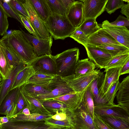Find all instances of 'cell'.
<instances>
[{
    "instance_id": "cell-1",
    "label": "cell",
    "mask_w": 129,
    "mask_h": 129,
    "mask_svg": "<svg viewBox=\"0 0 129 129\" xmlns=\"http://www.w3.org/2000/svg\"><path fill=\"white\" fill-rule=\"evenodd\" d=\"M0 42L12 51L26 65H30L37 57L33 45L26 39L22 30H12L0 39Z\"/></svg>"
},
{
    "instance_id": "cell-33",
    "label": "cell",
    "mask_w": 129,
    "mask_h": 129,
    "mask_svg": "<svg viewBox=\"0 0 129 129\" xmlns=\"http://www.w3.org/2000/svg\"><path fill=\"white\" fill-rule=\"evenodd\" d=\"M120 83L119 80L110 86L103 97L101 106L115 104L114 101L118 90Z\"/></svg>"
},
{
    "instance_id": "cell-25",
    "label": "cell",
    "mask_w": 129,
    "mask_h": 129,
    "mask_svg": "<svg viewBox=\"0 0 129 129\" xmlns=\"http://www.w3.org/2000/svg\"><path fill=\"white\" fill-rule=\"evenodd\" d=\"M23 94L27 103L30 114L37 113L44 115H53L44 108L42 103L38 100L24 93Z\"/></svg>"
},
{
    "instance_id": "cell-13",
    "label": "cell",
    "mask_w": 129,
    "mask_h": 129,
    "mask_svg": "<svg viewBox=\"0 0 129 129\" xmlns=\"http://www.w3.org/2000/svg\"><path fill=\"white\" fill-rule=\"evenodd\" d=\"M94 113L100 117L108 116L129 119V113L118 104L94 106Z\"/></svg>"
},
{
    "instance_id": "cell-61",
    "label": "cell",
    "mask_w": 129,
    "mask_h": 129,
    "mask_svg": "<svg viewBox=\"0 0 129 129\" xmlns=\"http://www.w3.org/2000/svg\"><path fill=\"white\" fill-rule=\"evenodd\" d=\"M1 84H2V83H1V82L0 83V87L1 86Z\"/></svg>"
},
{
    "instance_id": "cell-14",
    "label": "cell",
    "mask_w": 129,
    "mask_h": 129,
    "mask_svg": "<svg viewBox=\"0 0 129 129\" xmlns=\"http://www.w3.org/2000/svg\"><path fill=\"white\" fill-rule=\"evenodd\" d=\"M2 129H47L52 126L47 125L44 121L32 122L9 119L7 123L1 125Z\"/></svg>"
},
{
    "instance_id": "cell-37",
    "label": "cell",
    "mask_w": 129,
    "mask_h": 129,
    "mask_svg": "<svg viewBox=\"0 0 129 129\" xmlns=\"http://www.w3.org/2000/svg\"><path fill=\"white\" fill-rule=\"evenodd\" d=\"M20 88L10 91L3 100L0 106V114L4 115L7 107L15 101Z\"/></svg>"
},
{
    "instance_id": "cell-41",
    "label": "cell",
    "mask_w": 129,
    "mask_h": 129,
    "mask_svg": "<svg viewBox=\"0 0 129 129\" xmlns=\"http://www.w3.org/2000/svg\"><path fill=\"white\" fill-rule=\"evenodd\" d=\"M11 71L6 58L0 47V75L2 79H5Z\"/></svg>"
},
{
    "instance_id": "cell-21",
    "label": "cell",
    "mask_w": 129,
    "mask_h": 129,
    "mask_svg": "<svg viewBox=\"0 0 129 129\" xmlns=\"http://www.w3.org/2000/svg\"><path fill=\"white\" fill-rule=\"evenodd\" d=\"M34 74L31 65L26 66L17 74L10 91L15 88H20L27 83Z\"/></svg>"
},
{
    "instance_id": "cell-18",
    "label": "cell",
    "mask_w": 129,
    "mask_h": 129,
    "mask_svg": "<svg viewBox=\"0 0 129 129\" xmlns=\"http://www.w3.org/2000/svg\"><path fill=\"white\" fill-rule=\"evenodd\" d=\"M27 65L21 63L13 69L8 76L2 79L0 87V106L5 96L10 91L18 73Z\"/></svg>"
},
{
    "instance_id": "cell-12",
    "label": "cell",
    "mask_w": 129,
    "mask_h": 129,
    "mask_svg": "<svg viewBox=\"0 0 129 129\" xmlns=\"http://www.w3.org/2000/svg\"><path fill=\"white\" fill-rule=\"evenodd\" d=\"M74 113L75 129H98L93 119L86 111L82 102Z\"/></svg>"
},
{
    "instance_id": "cell-29",
    "label": "cell",
    "mask_w": 129,
    "mask_h": 129,
    "mask_svg": "<svg viewBox=\"0 0 129 129\" xmlns=\"http://www.w3.org/2000/svg\"><path fill=\"white\" fill-rule=\"evenodd\" d=\"M44 121L47 125L62 128L66 127L74 128L75 125L74 112L70 114L67 118L64 120H56L50 118Z\"/></svg>"
},
{
    "instance_id": "cell-9",
    "label": "cell",
    "mask_w": 129,
    "mask_h": 129,
    "mask_svg": "<svg viewBox=\"0 0 129 129\" xmlns=\"http://www.w3.org/2000/svg\"><path fill=\"white\" fill-rule=\"evenodd\" d=\"M101 26L118 43L129 49V30L127 28L112 25L107 20L102 22Z\"/></svg>"
},
{
    "instance_id": "cell-27",
    "label": "cell",
    "mask_w": 129,
    "mask_h": 129,
    "mask_svg": "<svg viewBox=\"0 0 129 129\" xmlns=\"http://www.w3.org/2000/svg\"><path fill=\"white\" fill-rule=\"evenodd\" d=\"M96 67L88 58L79 60L75 67L74 74L82 76L87 74L93 72Z\"/></svg>"
},
{
    "instance_id": "cell-48",
    "label": "cell",
    "mask_w": 129,
    "mask_h": 129,
    "mask_svg": "<svg viewBox=\"0 0 129 129\" xmlns=\"http://www.w3.org/2000/svg\"><path fill=\"white\" fill-rule=\"evenodd\" d=\"M110 23L112 25L116 26L128 27L129 19L120 15L119 16L115 21Z\"/></svg>"
},
{
    "instance_id": "cell-55",
    "label": "cell",
    "mask_w": 129,
    "mask_h": 129,
    "mask_svg": "<svg viewBox=\"0 0 129 129\" xmlns=\"http://www.w3.org/2000/svg\"><path fill=\"white\" fill-rule=\"evenodd\" d=\"M19 114H23L25 115H29L30 114V113L28 107H26L23 109Z\"/></svg>"
},
{
    "instance_id": "cell-56",
    "label": "cell",
    "mask_w": 129,
    "mask_h": 129,
    "mask_svg": "<svg viewBox=\"0 0 129 129\" xmlns=\"http://www.w3.org/2000/svg\"><path fill=\"white\" fill-rule=\"evenodd\" d=\"M9 120V118L6 116L0 117V125L7 123Z\"/></svg>"
},
{
    "instance_id": "cell-50",
    "label": "cell",
    "mask_w": 129,
    "mask_h": 129,
    "mask_svg": "<svg viewBox=\"0 0 129 129\" xmlns=\"http://www.w3.org/2000/svg\"><path fill=\"white\" fill-rule=\"evenodd\" d=\"M16 99L7 108L4 115L8 118L9 119L15 115L16 112Z\"/></svg>"
},
{
    "instance_id": "cell-5",
    "label": "cell",
    "mask_w": 129,
    "mask_h": 129,
    "mask_svg": "<svg viewBox=\"0 0 129 129\" xmlns=\"http://www.w3.org/2000/svg\"><path fill=\"white\" fill-rule=\"evenodd\" d=\"M100 70H95L93 72L83 75L74 74L61 77L75 92H83L97 76Z\"/></svg>"
},
{
    "instance_id": "cell-2",
    "label": "cell",
    "mask_w": 129,
    "mask_h": 129,
    "mask_svg": "<svg viewBox=\"0 0 129 129\" xmlns=\"http://www.w3.org/2000/svg\"><path fill=\"white\" fill-rule=\"evenodd\" d=\"M50 35L54 40H64L75 30L66 16L52 14L45 22Z\"/></svg>"
},
{
    "instance_id": "cell-60",
    "label": "cell",
    "mask_w": 129,
    "mask_h": 129,
    "mask_svg": "<svg viewBox=\"0 0 129 129\" xmlns=\"http://www.w3.org/2000/svg\"><path fill=\"white\" fill-rule=\"evenodd\" d=\"M2 80V78L0 76V83L1 82Z\"/></svg>"
},
{
    "instance_id": "cell-34",
    "label": "cell",
    "mask_w": 129,
    "mask_h": 129,
    "mask_svg": "<svg viewBox=\"0 0 129 129\" xmlns=\"http://www.w3.org/2000/svg\"><path fill=\"white\" fill-rule=\"evenodd\" d=\"M0 47L6 58L11 71L19 64L23 63L15 53L0 42Z\"/></svg>"
},
{
    "instance_id": "cell-46",
    "label": "cell",
    "mask_w": 129,
    "mask_h": 129,
    "mask_svg": "<svg viewBox=\"0 0 129 129\" xmlns=\"http://www.w3.org/2000/svg\"><path fill=\"white\" fill-rule=\"evenodd\" d=\"M11 6L19 14L29 18L28 13L23 6L21 0H7Z\"/></svg>"
},
{
    "instance_id": "cell-16",
    "label": "cell",
    "mask_w": 129,
    "mask_h": 129,
    "mask_svg": "<svg viewBox=\"0 0 129 129\" xmlns=\"http://www.w3.org/2000/svg\"><path fill=\"white\" fill-rule=\"evenodd\" d=\"M87 44L96 47L107 44L121 45L102 28L88 37Z\"/></svg>"
},
{
    "instance_id": "cell-36",
    "label": "cell",
    "mask_w": 129,
    "mask_h": 129,
    "mask_svg": "<svg viewBox=\"0 0 129 129\" xmlns=\"http://www.w3.org/2000/svg\"><path fill=\"white\" fill-rule=\"evenodd\" d=\"M52 116L42 115L37 113H32L29 115L19 114L14 116L10 119L17 120L38 122L44 121L51 118Z\"/></svg>"
},
{
    "instance_id": "cell-42",
    "label": "cell",
    "mask_w": 129,
    "mask_h": 129,
    "mask_svg": "<svg viewBox=\"0 0 129 129\" xmlns=\"http://www.w3.org/2000/svg\"><path fill=\"white\" fill-rule=\"evenodd\" d=\"M69 37L83 45L85 48L87 44L88 37L78 27L75 28Z\"/></svg>"
},
{
    "instance_id": "cell-11",
    "label": "cell",
    "mask_w": 129,
    "mask_h": 129,
    "mask_svg": "<svg viewBox=\"0 0 129 129\" xmlns=\"http://www.w3.org/2000/svg\"><path fill=\"white\" fill-rule=\"evenodd\" d=\"M89 59L100 69L105 66L113 57L108 53L97 47L87 44L85 47Z\"/></svg>"
},
{
    "instance_id": "cell-22",
    "label": "cell",
    "mask_w": 129,
    "mask_h": 129,
    "mask_svg": "<svg viewBox=\"0 0 129 129\" xmlns=\"http://www.w3.org/2000/svg\"><path fill=\"white\" fill-rule=\"evenodd\" d=\"M39 18L45 23L52 14L45 0H29Z\"/></svg>"
},
{
    "instance_id": "cell-53",
    "label": "cell",
    "mask_w": 129,
    "mask_h": 129,
    "mask_svg": "<svg viewBox=\"0 0 129 129\" xmlns=\"http://www.w3.org/2000/svg\"><path fill=\"white\" fill-rule=\"evenodd\" d=\"M121 9V13L125 15L126 18L129 19V3L124 4Z\"/></svg>"
},
{
    "instance_id": "cell-7",
    "label": "cell",
    "mask_w": 129,
    "mask_h": 129,
    "mask_svg": "<svg viewBox=\"0 0 129 129\" xmlns=\"http://www.w3.org/2000/svg\"><path fill=\"white\" fill-rule=\"evenodd\" d=\"M51 91L45 94L33 97L40 101L57 98L75 91L60 76H57L55 81L51 86Z\"/></svg>"
},
{
    "instance_id": "cell-63",
    "label": "cell",
    "mask_w": 129,
    "mask_h": 129,
    "mask_svg": "<svg viewBox=\"0 0 129 129\" xmlns=\"http://www.w3.org/2000/svg\"><path fill=\"white\" fill-rule=\"evenodd\" d=\"M1 129H2V128H1Z\"/></svg>"
},
{
    "instance_id": "cell-31",
    "label": "cell",
    "mask_w": 129,
    "mask_h": 129,
    "mask_svg": "<svg viewBox=\"0 0 129 129\" xmlns=\"http://www.w3.org/2000/svg\"><path fill=\"white\" fill-rule=\"evenodd\" d=\"M101 117L114 129H129V119L108 116Z\"/></svg>"
},
{
    "instance_id": "cell-49",
    "label": "cell",
    "mask_w": 129,
    "mask_h": 129,
    "mask_svg": "<svg viewBox=\"0 0 129 129\" xmlns=\"http://www.w3.org/2000/svg\"><path fill=\"white\" fill-rule=\"evenodd\" d=\"M19 16L21 21L23 24L24 26L26 29L30 33L32 34L33 36L38 38L28 18L21 15L20 14Z\"/></svg>"
},
{
    "instance_id": "cell-43",
    "label": "cell",
    "mask_w": 129,
    "mask_h": 129,
    "mask_svg": "<svg viewBox=\"0 0 129 129\" xmlns=\"http://www.w3.org/2000/svg\"><path fill=\"white\" fill-rule=\"evenodd\" d=\"M8 17L7 14L0 5V36H1L6 34L8 28Z\"/></svg>"
},
{
    "instance_id": "cell-39",
    "label": "cell",
    "mask_w": 129,
    "mask_h": 129,
    "mask_svg": "<svg viewBox=\"0 0 129 129\" xmlns=\"http://www.w3.org/2000/svg\"><path fill=\"white\" fill-rule=\"evenodd\" d=\"M52 14L66 16L67 10L62 0H45Z\"/></svg>"
},
{
    "instance_id": "cell-3",
    "label": "cell",
    "mask_w": 129,
    "mask_h": 129,
    "mask_svg": "<svg viewBox=\"0 0 129 129\" xmlns=\"http://www.w3.org/2000/svg\"><path fill=\"white\" fill-rule=\"evenodd\" d=\"M79 50L78 48L68 49L54 56L57 76L66 77L74 74L75 66L79 60Z\"/></svg>"
},
{
    "instance_id": "cell-26",
    "label": "cell",
    "mask_w": 129,
    "mask_h": 129,
    "mask_svg": "<svg viewBox=\"0 0 129 129\" xmlns=\"http://www.w3.org/2000/svg\"><path fill=\"white\" fill-rule=\"evenodd\" d=\"M23 93L33 97L48 93L51 90L43 86L32 83H26L20 87Z\"/></svg>"
},
{
    "instance_id": "cell-45",
    "label": "cell",
    "mask_w": 129,
    "mask_h": 129,
    "mask_svg": "<svg viewBox=\"0 0 129 129\" xmlns=\"http://www.w3.org/2000/svg\"><path fill=\"white\" fill-rule=\"evenodd\" d=\"M16 112L15 115L20 114L23 109L28 107L26 99L23 92L20 89L16 99Z\"/></svg>"
},
{
    "instance_id": "cell-17",
    "label": "cell",
    "mask_w": 129,
    "mask_h": 129,
    "mask_svg": "<svg viewBox=\"0 0 129 129\" xmlns=\"http://www.w3.org/2000/svg\"><path fill=\"white\" fill-rule=\"evenodd\" d=\"M105 74L104 72L100 71L97 76L91 82L90 89L92 94L94 106L101 105L104 94L102 91Z\"/></svg>"
},
{
    "instance_id": "cell-62",
    "label": "cell",
    "mask_w": 129,
    "mask_h": 129,
    "mask_svg": "<svg viewBox=\"0 0 129 129\" xmlns=\"http://www.w3.org/2000/svg\"><path fill=\"white\" fill-rule=\"evenodd\" d=\"M1 129V125H0V129Z\"/></svg>"
},
{
    "instance_id": "cell-10",
    "label": "cell",
    "mask_w": 129,
    "mask_h": 129,
    "mask_svg": "<svg viewBox=\"0 0 129 129\" xmlns=\"http://www.w3.org/2000/svg\"><path fill=\"white\" fill-rule=\"evenodd\" d=\"M80 1L83 3V20H84L89 18L96 20L105 11L108 0Z\"/></svg>"
},
{
    "instance_id": "cell-4",
    "label": "cell",
    "mask_w": 129,
    "mask_h": 129,
    "mask_svg": "<svg viewBox=\"0 0 129 129\" xmlns=\"http://www.w3.org/2000/svg\"><path fill=\"white\" fill-rule=\"evenodd\" d=\"M21 1L28 15V18L38 38H49L50 35L45 23L38 15L29 0Z\"/></svg>"
},
{
    "instance_id": "cell-44",
    "label": "cell",
    "mask_w": 129,
    "mask_h": 129,
    "mask_svg": "<svg viewBox=\"0 0 129 129\" xmlns=\"http://www.w3.org/2000/svg\"><path fill=\"white\" fill-rule=\"evenodd\" d=\"M124 4V2L122 0H108L105 10L110 14L117 9L121 8Z\"/></svg>"
},
{
    "instance_id": "cell-47",
    "label": "cell",
    "mask_w": 129,
    "mask_h": 129,
    "mask_svg": "<svg viewBox=\"0 0 129 129\" xmlns=\"http://www.w3.org/2000/svg\"><path fill=\"white\" fill-rule=\"evenodd\" d=\"M93 122L98 129H114L103 120L98 115L94 113Z\"/></svg>"
},
{
    "instance_id": "cell-54",
    "label": "cell",
    "mask_w": 129,
    "mask_h": 129,
    "mask_svg": "<svg viewBox=\"0 0 129 129\" xmlns=\"http://www.w3.org/2000/svg\"><path fill=\"white\" fill-rule=\"evenodd\" d=\"M67 10L76 1L74 0H62Z\"/></svg>"
},
{
    "instance_id": "cell-24",
    "label": "cell",
    "mask_w": 129,
    "mask_h": 129,
    "mask_svg": "<svg viewBox=\"0 0 129 129\" xmlns=\"http://www.w3.org/2000/svg\"><path fill=\"white\" fill-rule=\"evenodd\" d=\"M121 67L109 68L104 71L106 74L102 88L104 94L114 83L119 80Z\"/></svg>"
},
{
    "instance_id": "cell-28",
    "label": "cell",
    "mask_w": 129,
    "mask_h": 129,
    "mask_svg": "<svg viewBox=\"0 0 129 129\" xmlns=\"http://www.w3.org/2000/svg\"><path fill=\"white\" fill-rule=\"evenodd\" d=\"M91 83L83 93L82 103L88 113L93 119L95 116L94 106L92 94L90 88Z\"/></svg>"
},
{
    "instance_id": "cell-15",
    "label": "cell",
    "mask_w": 129,
    "mask_h": 129,
    "mask_svg": "<svg viewBox=\"0 0 129 129\" xmlns=\"http://www.w3.org/2000/svg\"><path fill=\"white\" fill-rule=\"evenodd\" d=\"M66 16L74 28L78 27L83 20V3L75 1L67 9Z\"/></svg>"
},
{
    "instance_id": "cell-51",
    "label": "cell",
    "mask_w": 129,
    "mask_h": 129,
    "mask_svg": "<svg viewBox=\"0 0 129 129\" xmlns=\"http://www.w3.org/2000/svg\"><path fill=\"white\" fill-rule=\"evenodd\" d=\"M73 112L68 109L64 112H57L55 114L51 116V118L56 120H64L66 119L68 116Z\"/></svg>"
},
{
    "instance_id": "cell-20",
    "label": "cell",
    "mask_w": 129,
    "mask_h": 129,
    "mask_svg": "<svg viewBox=\"0 0 129 129\" xmlns=\"http://www.w3.org/2000/svg\"><path fill=\"white\" fill-rule=\"evenodd\" d=\"M83 92L81 93L75 92L52 99L62 102L69 110L74 111L82 103Z\"/></svg>"
},
{
    "instance_id": "cell-23",
    "label": "cell",
    "mask_w": 129,
    "mask_h": 129,
    "mask_svg": "<svg viewBox=\"0 0 129 129\" xmlns=\"http://www.w3.org/2000/svg\"><path fill=\"white\" fill-rule=\"evenodd\" d=\"M57 76L35 73L26 83L34 84L51 90L50 87L56 80Z\"/></svg>"
},
{
    "instance_id": "cell-40",
    "label": "cell",
    "mask_w": 129,
    "mask_h": 129,
    "mask_svg": "<svg viewBox=\"0 0 129 129\" xmlns=\"http://www.w3.org/2000/svg\"><path fill=\"white\" fill-rule=\"evenodd\" d=\"M0 5L5 11L9 17L15 19L24 26L19 16L20 14L11 6L7 1L0 0Z\"/></svg>"
},
{
    "instance_id": "cell-35",
    "label": "cell",
    "mask_w": 129,
    "mask_h": 129,
    "mask_svg": "<svg viewBox=\"0 0 129 129\" xmlns=\"http://www.w3.org/2000/svg\"><path fill=\"white\" fill-rule=\"evenodd\" d=\"M97 47L109 53L112 57L129 53V49L121 45L107 44Z\"/></svg>"
},
{
    "instance_id": "cell-32",
    "label": "cell",
    "mask_w": 129,
    "mask_h": 129,
    "mask_svg": "<svg viewBox=\"0 0 129 129\" xmlns=\"http://www.w3.org/2000/svg\"><path fill=\"white\" fill-rule=\"evenodd\" d=\"M96 20L89 18L83 20L82 24L78 26L88 37L101 28L98 25Z\"/></svg>"
},
{
    "instance_id": "cell-52",
    "label": "cell",
    "mask_w": 129,
    "mask_h": 129,
    "mask_svg": "<svg viewBox=\"0 0 129 129\" xmlns=\"http://www.w3.org/2000/svg\"><path fill=\"white\" fill-rule=\"evenodd\" d=\"M129 58L125 61L123 65L121 67L119 75H121L129 74Z\"/></svg>"
},
{
    "instance_id": "cell-59",
    "label": "cell",
    "mask_w": 129,
    "mask_h": 129,
    "mask_svg": "<svg viewBox=\"0 0 129 129\" xmlns=\"http://www.w3.org/2000/svg\"><path fill=\"white\" fill-rule=\"evenodd\" d=\"M122 0L124 2H127L128 3H129V0Z\"/></svg>"
},
{
    "instance_id": "cell-58",
    "label": "cell",
    "mask_w": 129,
    "mask_h": 129,
    "mask_svg": "<svg viewBox=\"0 0 129 129\" xmlns=\"http://www.w3.org/2000/svg\"><path fill=\"white\" fill-rule=\"evenodd\" d=\"M61 129H75L73 127H64L63 128H62Z\"/></svg>"
},
{
    "instance_id": "cell-19",
    "label": "cell",
    "mask_w": 129,
    "mask_h": 129,
    "mask_svg": "<svg viewBox=\"0 0 129 129\" xmlns=\"http://www.w3.org/2000/svg\"><path fill=\"white\" fill-rule=\"evenodd\" d=\"M116 96L118 104L129 113V75L120 83Z\"/></svg>"
},
{
    "instance_id": "cell-30",
    "label": "cell",
    "mask_w": 129,
    "mask_h": 129,
    "mask_svg": "<svg viewBox=\"0 0 129 129\" xmlns=\"http://www.w3.org/2000/svg\"><path fill=\"white\" fill-rule=\"evenodd\" d=\"M40 102L44 108L53 115L52 113L55 114L57 112H64L69 110L67 106L62 102L52 99Z\"/></svg>"
},
{
    "instance_id": "cell-8",
    "label": "cell",
    "mask_w": 129,
    "mask_h": 129,
    "mask_svg": "<svg viewBox=\"0 0 129 129\" xmlns=\"http://www.w3.org/2000/svg\"><path fill=\"white\" fill-rule=\"evenodd\" d=\"M21 30L26 39L33 45L34 52L37 57L51 55V48L53 39L51 35L47 39L38 38Z\"/></svg>"
},
{
    "instance_id": "cell-57",
    "label": "cell",
    "mask_w": 129,
    "mask_h": 129,
    "mask_svg": "<svg viewBox=\"0 0 129 129\" xmlns=\"http://www.w3.org/2000/svg\"><path fill=\"white\" fill-rule=\"evenodd\" d=\"M61 128H62L59 127L52 126L49 128L47 129H61Z\"/></svg>"
},
{
    "instance_id": "cell-38",
    "label": "cell",
    "mask_w": 129,
    "mask_h": 129,
    "mask_svg": "<svg viewBox=\"0 0 129 129\" xmlns=\"http://www.w3.org/2000/svg\"><path fill=\"white\" fill-rule=\"evenodd\" d=\"M128 58L129 53L112 57L105 66V71L109 68L121 67Z\"/></svg>"
},
{
    "instance_id": "cell-6",
    "label": "cell",
    "mask_w": 129,
    "mask_h": 129,
    "mask_svg": "<svg viewBox=\"0 0 129 129\" xmlns=\"http://www.w3.org/2000/svg\"><path fill=\"white\" fill-rule=\"evenodd\" d=\"M30 65L32 67L35 73L57 75L56 62L54 56L52 55L37 57Z\"/></svg>"
}]
</instances>
